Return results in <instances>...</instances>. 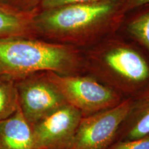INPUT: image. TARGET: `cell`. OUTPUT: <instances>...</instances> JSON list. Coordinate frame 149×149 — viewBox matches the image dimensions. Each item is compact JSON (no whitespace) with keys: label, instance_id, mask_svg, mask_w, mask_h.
I'll return each mask as SVG.
<instances>
[{"label":"cell","instance_id":"obj_11","mask_svg":"<svg viewBox=\"0 0 149 149\" xmlns=\"http://www.w3.org/2000/svg\"><path fill=\"white\" fill-rule=\"evenodd\" d=\"M19 108L15 79L0 75V120L10 116Z\"/></svg>","mask_w":149,"mask_h":149},{"label":"cell","instance_id":"obj_9","mask_svg":"<svg viewBox=\"0 0 149 149\" xmlns=\"http://www.w3.org/2000/svg\"><path fill=\"white\" fill-rule=\"evenodd\" d=\"M37 13H26L0 6V39L13 37H33V18Z\"/></svg>","mask_w":149,"mask_h":149},{"label":"cell","instance_id":"obj_13","mask_svg":"<svg viewBox=\"0 0 149 149\" xmlns=\"http://www.w3.org/2000/svg\"><path fill=\"white\" fill-rule=\"evenodd\" d=\"M42 0H0V6L18 12L26 13H37L36 5H40Z\"/></svg>","mask_w":149,"mask_h":149},{"label":"cell","instance_id":"obj_16","mask_svg":"<svg viewBox=\"0 0 149 149\" xmlns=\"http://www.w3.org/2000/svg\"><path fill=\"white\" fill-rule=\"evenodd\" d=\"M149 4V0H130V7L132 8L142 7Z\"/></svg>","mask_w":149,"mask_h":149},{"label":"cell","instance_id":"obj_7","mask_svg":"<svg viewBox=\"0 0 149 149\" xmlns=\"http://www.w3.org/2000/svg\"><path fill=\"white\" fill-rule=\"evenodd\" d=\"M108 68L123 79L136 84L149 80V64L140 54L129 48H117L104 57Z\"/></svg>","mask_w":149,"mask_h":149},{"label":"cell","instance_id":"obj_1","mask_svg":"<svg viewBox=\"0 0 149 149\" xmlns=\"http://www.w3.org/2000/svg\"><path fill=\"white\" fill-rule=\"evenodd\" d=\"M32 38L0 39V75L17 78L40 72L68 75L77 67V59L66 47Z\"/></svg>","mask_w":149,"mask_h":149},{"label":"cell","instance_id":"obj_10","mask_svg":"<svg viewBox=\"0 0 149 149\" xmlns=\"http://www.w3.org/2000/svg\"><path fill=\"white\" fill-rule=\"evenodd\" d=\"M128 118H130V124L125 140L139 139L149 135V87L137 102H133Z\"/></svg>","mask_w":149,"mask_h":149},{"label":"cell","instance_id":"obj_12","mask_svg":"<svg viewBox=\"0 0 149 149\" xmlns=\"http://www.w3.org/2000/svg\"><path fill=\"white\" fill-rule=\"evenodd\" d=\"M129 31L149 53V8L130 24Z\"/></svg>","mask_w":149,"mask_h":149},{"label":"cell","instance_id":"obj_3","mask_svg":"<svg viewBox=\"0 0 149 149\" xmlns=\"http://www.w3.org/2000/svg\"><path fill=\"white\" fill-rule=\"evenodd\" d=\"M111 2L74 3L37 13L33 18L35 33L57 36L95 24L109 15Z\"/></svg>","mask_w":149,"mask_h":149},{"label":"cell","instance_id":"obj_14","mask_svg":"<svg viewBox=\"0 0 149 149\" xmlns=\"http://www.w3.org/2000/svg\"><path fill=\"white\" fill-rule=\"evenodd\" d=\"M109 149H149V135L139 139L120 141Z\"/></svg>","mask_w":149,"mask_h":149},{"label":"cell","instance_id":"obj_2","mask_svg":"<svg viewBox=\"0 0 149 149\" xmlns=\"http://www.w3.org/2000/svg\"><path fill=\"white\" fill-rule=\"evenodd\" d=\"M46 72L67 104L79 110L82 117L111 109L121 102L112 89L91 78Z\"/></svg>","mask_w":149,"mask_h":149},{"label":"cell","instance_id":"obj_8","mask_svg":"<svg viewBox=\"0 0 149 149\" xmlns=\"http://www.w3.org/2000/svg\"><path fill=\"white\" fill-rule=\"evenodd\" d=\"M0 149H37L32 126L19 109L0 120Z\"/></svg>","mask_w":149,"mask_h":149},{"label":"cell","instance_id":"obj_5","mask_svg":"<svg viewBox=\"0 0 149 149\" xmlns=\"http://www.w3.org/2000/svg\"><path fill=\"white\" fill-rule=\"evenodd\" d=\"M133 102H121L111 109L82 117L69 149H106L130 115Z\"/></svg>","mask_w":149,"mask_h":149},{"label":"cell","instance_id":"obj_15","mask_svg":"<svg viewBox=\"0 0 149 149\" xmlns=\"http://www.w3.org/2000/svg\"><path fill=\"white\" fill-rule=\"evenodd\" d=\"M98 0H42L40 6L43 10L51 9L74 3L96 2Z\"/></svg>","mask_w":149,"mask_h":149},{"label":"cell","instance_id":"obj_6","mask_svg":"<svg viewBox=\"0 0 149 149\" xmlns=\"http://www.w3.org/2000/svg\"><path fill=\"white\" fill-rule=\"evenodd\" d=\"M82 114L66 104L32 126L37 149H69Z\"/></svg>","mask_w":149,"mask_h":149},{"label":"cell","instance_id":"obj_4","mask_svg":"<svg viewBox=\"0 0 149 149\" xmlns=\"http://www.w3.org/2000/svg\"><path fill=\"white\" fill-rule=\"evenodd\" d=\"M15 79L19 109L31 126L68 104L46 72Z\"/></svg>","mask_w":149,"mask_h":149}]
</instances>
